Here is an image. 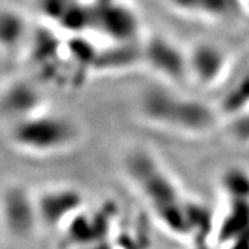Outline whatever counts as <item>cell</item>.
<instances>
[{
	"label": "cell",
	"instance_id": "6da1fadb",
	"mask_svg": "<svg viewBox=\"0 0 249 249\" xmlns=\"http://www.w3.org/2000/svg\"><path fill=\"white\" fill-rule=\"evenodd\" d=\"M124 170L165 230L181 238L194 232V205L183 198L178 184L158 160L134 148L124 160Z\"/></svg>",
	"mask_w": 249,
	"mask_h": 249
},
{
	"label": "cell",
	"instance_id": "7a4b0ae2",
	"mask_svg": "<svg viewBox=\"0 0 249 249\" xmlns=\"http://www.w3.org/2000/svg\"><path fill=\"white\" fill-rule=\"evenodd\" d=\"M139 115L157 129L181 136H204L217 124V114L196 98L188 97L170 85H154L139 97Z\"/></svg>",
	"mask_w": 249,
	"mask_h": 249
},
{
	"label": "cell",
	"instance_id": "3957f363",
	"mask_svg": "<svg viewBox=\"0 0 249 249\" xmlns=\"http://www.w3.org/2000/svg\"><path fill=\"white\" fill-rule=\"evenodd\" d=\"M80 139V129L71 119L47 111L13 122L10 142L21 151L34 155H54L67 151Z\"/></svg>",
	"mask_w": 249,
	"mask_h": 249
},
{
	"label": "cell",
	"instance_id": "277c9868",
	"mask_svg": "<svg viewBox=\"0 0 249 249\" xmlns=\"http://www.w3.org/2000/svg\"><path fill=\"white\" fill-rule=\"evenodd\" d=\"M142 62L148 65L166 85H178L190 80L188 55L172 39L162 35L148 37L142 53Z\"/></svg>",
	"mask_w": 249,
	"mask_h": 249
},
{
	"label": "cell",
	"instance_id": "5b68a950",
	"mask_svg": "<svg viewBox=\"0 0 249 249\" xmlns=\"http://www.w3.org/2000/svg\"><path fill=\"white\" fill-rule=\"evenodd\" d=\"M187 55L190 80L202 88L220 85L231 70V55L214 43H196L187 50Z\"/></svg>",
	"mask_w": 249,
	"mask_h": 249
},
{
	"label": "cell",
	"instance_id": "8992f818",
	"mask_svg": "<svg viewBox=\"0 0 249 249\" xmlns=\"http://www.w3.org/2000/svg\"><path fill=\"white\" fill-rule=\"evenodd\" d=\"M3 214L4 223L14 237H28L39 222L36 196L29 194L24 187L11 184L4 190Z\"/></svg>",
	"mask_w": 249,
	"mask_h": 249
},
{
	"label": "cell",
	"instance_id": "52a82bcc",
	"mask_svg": "<svg viewBox=\"0 0 249 249\" xmlns=\"http://www.w3.org/2000/svg\"><path fill=\"white\" fill-rule=\"evenodd\" d=\"M83 198L80 193L71 188H53L43 191L36 196V208L39 222L45 223L47 227L55 229L76 217L73 214L80 212Z\"/></svg>",
	"mask_w": 249,
	"mask_h": 249
},
{
	"label": "cell",
	"instance_id": "ba28073f",
	"mask_svg": "<svg viewBox=\"0 0 249 249\" xmlns=\"http://www.w3.org/2000/svg\"><path fill=\"white\" fill-rule=\"evenodd\" d=\"M168 7L187 18L219 22L241 11L238 0H165Z\"/></svg>",
	"mask_w": 249,
	"mask_h": 249
},
{
	"label": "cell",
	"instance_id": "9c48e42d",
	"mask_svg": "<svg viewBox=\"0 0 249 249\" xmlns=\"http://www.w3.org/2000/svg\"><path fill=\"white\" fill-rule=\"evenodd\" d=\"M3 97L4 109L9 112V115H11L10 118H13L14 122L47 111L45 98L29 83L14 82L13 85H10L9 90L4 91Z\"/></svg>",
	"mask_w": 249,
	"mask_h": 249
},
{
	"label": "cell",
	"instance_id": "30bf717a",
	"mask_svg": "<svg viewBox=\"0 0 249 249\" xmlns=\"http://www.w3.org/2000/svg\"><path fill=\"white\" fill-rule=\"evenodd\" d=\"M238 4H240L241 11H244L247 16H249V0H238Z\"/></svg>",
	"mask_w": 249,
	"mask_h": 249
}]
</instances>
